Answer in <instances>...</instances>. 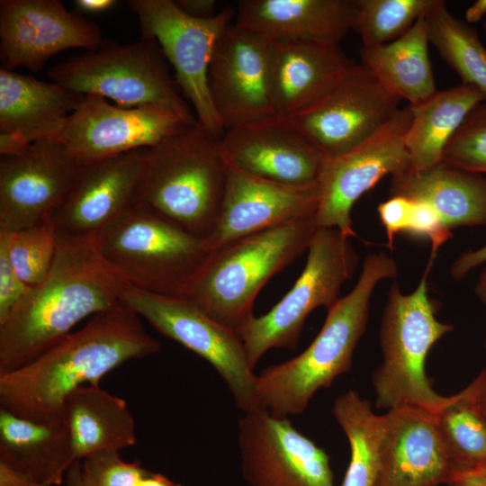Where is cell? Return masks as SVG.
<instances>
[{
  "instance_id": "6da1fadb",
  "label": "cell",
  "mask_w": 486,
  "mask_h": 486,
  "mask_svg": "<svg viewBox=\"0 0 486 486\" xmlns=\"http://www.w3.org/2000/svg\"><path fill=\"white\" fill-rule=\"evenodd\" d=\"M161 349L140 317L122 302L94 314L31 363L0 375V409L37 423H61L65 401L76 390L99 384L122 364Z\"/></svg>"
},
{
  "instance_id": "7a4b0ae2",
  "label": "cell",
  "mask_w": 486,
  "mask_h": 486,
  "mask_svg": "<svg viewBox=\"0 0 486 486\" xmlns=\"http://www.w3.org/2000/svg\"><path fill=\"white\" fill-rule=\"evenodd\" d=\"M57 239L48 275L0 323V375L38 358L85 318L121 304L130 287L102 257L95 238Z\"/></svg>"
},
{
  "instance_id": "3957f363",
  "label": "cell",
  "mask_w": 486,
  "mask_h": 486,
  "mask_svg": "<svg viewBox=\"0 0 486 486\" xmlns=\"http://www.w3.org/2000/svg\"><path fill=\"white\" fill-rule=\"evenodd\" d=\"M398 274L385 253L369 254L354 288L328 310L310 345L297 356L263 369L256 379L260 408L278 418L302 413L320 389L352 367L355 348L365 331L372 294L377 284Z\"/></svg>"
},
{
  "instance_id": "277c9868",
  "label": "cell",
  "mask_w": 486,
  "mask_h": 486,
  "mask_svg": "<svg viewBox=\"0 0 486 486\" xmlns=\"http://www.w3.org/2000/svg\"><path fill=\"white\" fill-rule=\"evenodd\" d=\"M220 138L196 122L148 148L134 204L207 239L226 182Z\"/></svg>"
},
{
  "instance_id": "5b68a950",
  "label": "cell",
  "mask_w": 486,
  "mask_h": 486,
  "mask_svg": "<svg viewBox=\"0 0 486 486\" xmlns=\"http://www.w3.org/2000/svg\"><path fill=\"white\" fill-rule=\"evenodd\" d=\"M316 212L212 250L186 298L238 332L255 316L253 304L262 287L308 250L318 230Z\"/></svg>"
},
{
  "instance_id": "8992f818",
  "label": "cell",
  "mask_w": 486,
  "mask_h": 486,
  "mask_svg": "<svg viewBox=\"0 0 486 486\" xmlns=\"http://www.w3.org/2000/svg\"><path fill=\"white\" fill-rule=\"evenodd\" d=\"M105 262L130 286L186 297L212 250L206 239L133 204L95 238Z\"/></svg>"
},
{
  "instance_id": "52a82bcc",
  "label": "cell",
  "mask_w": 486,
  "mask_h": 486,
  "mask_svg": "<svg viewBox=\"0 0 486 486\" xmlns=\"http://www.w3.org/2000/svg\"><path fill=\"white\" fill-rule=\"evenodd\" d=\"M432 263L412 292H401L393 283L388 293L380 326L382 362L372 378L376 407L386 411L414 407L436 413L448 397L436 392L426 374L428 352L454 329L436 319L428 294Z\"/></svg>"
},
{
  "instance_id": "ba28073f",
  "label": "cell",
  "mask_w": 486,
  "mask_h": 486,
  "mask_svg": "<svg viewBox=\"0 0 486 486\" xmlns=\"http://www.w3.org/2000/svg\"><path fill=\"white\" fill-rule=\"evenodd\" d=\"M47 75L51 82L83 95L109 98L124 107L157 104L197 122L152 39L129 44L104 40L98 49L58 63Z\"/></svg>"
},
{
  "instance_id": "9c48e42d",
  "label": "cell",
  "mask_w": 486,
  "mask_h": 486,
  "mask_svg": "<svg viewBox=\"0 0 486 486\" xmlns=\"http://www.w3.org/2000/svg\"><path fill=\"white\" fill-rule=\"evenodd\" d=\"M349 238L338 229H318L292 289L268 312L254 316L238 331L252 369L271 348L295 350L309 314L321 306L328 310L338 302L342 285L359 262Z\"/></svg>"
},
{
  "instance_id": "30bf717a",
  "label": "cell",
  "mask_w": 486,
  "mask_h": 486,
  "mask_svg": "<svg viewBox=\"0 0 486 486\" xmlns=\"http://www.w3.org/2000/svg\"><path fill=\"white\" fill-rule=\"evenodd\" d=\"M122 301L158 332L209 362L224 380L236 405L244 412L260 408L257 375L249 364L238 331L209 316L186 297L128 288Z\"/></svg>"
},
{
  "instance_id": "8fae6325",
  "label": "cell",
  "mask_w": 486,
  "mask_h": 486,
  "mask_svg": "<svg viewBox=\"0 0 486 486\" xmlns=\"http://www.w3.org/2000/svg\"><path fill=\"white\" fill-rule=\"evenodd\" d=\"M127 4L138 18L141 38L160 46L197 122L221 137L224 130L211 99L207 73L217 40L232 23L236 11L226 6L212 18L197 19L184 14L174 0H129Z\"/></svg>"
},
{
  "instance_id": "7c38bea8",
  "label": "cell",
  "mask_w": 486,
  "mask_h": 486,
  "mask_svg": "<svg viewBox=\"0 0 486 486\" xmlns=\"http://www.w3.org/2000/svg\"><path fill=\"white\" fill-rule=\"evenodd\" d=\"M410 105L399 110L372 137L352 150L326 158L319 179L318 229L334 228L357 237L351 211L356 202L387 175L410 168L405 138L411 122Z\"/></svg>"
},
{
  "instance_id": "4fadbf2b",
  "label": "cell",
  "mask_w": 486,
  "mask_h": 486,
  "mask_svg": "<svg viewBox=\"0 0 486 486\" xmlns=\"http://www.w3.org/2000/svg\"><path fill=\"white\" fill-rule=\"evenodd\" d=\"M363 63H352L337 86L312 107L291 118L326 158L361 145L400 108Z\"/></svg>"
},
{
  "instance_id": "5bb4252c",
  "label": "cell",
  "mask_w": 486,
  "mask_h": 486,
  "mask_svg": "<svg viewBox=\"0 0 486 486\" xmlns=\"http://www.w3.org/2000/svg\"><path fill=\"white\" fill-rule=\"evenodd\" d=\"M238 421L241 472L249 486H337L326 451L289 418L264 408Z\"/></svg>"
},
{
  "instance_id": "9a60e30c",
  "label": "cell",
  "mask_w": 486,
  "mask_h": 486,
  "mask_svg": "<svg viewBox=\"0 0 486 486\" xmlns=\"http://www.w3.org/2000/svg\"><path fill=\"white\" fill-rule=\"evenodd\" d=\"M271 47V39L235 22L218 39L207 83L224 131L276 113Z\"/></svg>"
},
{
  "instance_id": "2e32d148",
  "label": "cell",
  "mask_w": 486,
  "mask_h": 486,
  "mask_svg": "<svg viewBox=\"0 0 486 486\" xmlns=\"http://www.w3.org/2000/svg\"><path fill=\"white\" fill-rule=\"evenodd\" d=\"M196 123V122H195ZM188 122L157 104L124 107L97 95H85L58 139L83 165L140 148H149Z\"/></svg>"
},
{
  "instance_id": "e0dca14e",
  "label": "cell",
  "mask_w": 486,
  "mask_h": 486,
  "mask_svg": "<svg viewBox=\"0 0 486 486\" xmlns=\"http://www.w3.org/2000/svg\"><path fill=\"white\" fill-rule=\"evenodd\" d=\"M58 140L30 145L0 158V230L14 231L48 224L83 167Z\"/></svg>"
},
{
  "instance_id": "ac0fdd59",
  "label": "cell",
  "mask_w": 486,
  "mask_h": 486,
  "mask_svg": "<svg viewBox=\"0 0 486 486\" xmlns=\"http://www.w3.org/2000/svg\"><path fill=\"white\" fill-rule=\"evenodd\" d=\"M104 40L96 23L68 11L58 0L0 1L2 68L36 72L60 51L94 50Z\"/></svg>"
},
{
  "instance_id": "d6986e66",
  "label": "cell",
  "mask_w": 486,
  "mask_h": 486,
  "mask_svg": "<svg viewBox=\"0 0 486 486\" xmlns=\"http://www.w3.org/2000/svg\"><path fill=\"white\" fill-rule=\"evenodd\" d=\"M220 146L227 165L288 185L318 183L326 159L291 118L276 113L225 130Z\"/></svg>"
},
{
  "instance_id": "ffe728a7",
  "label": "cell",
  "mask_w": 486,
  "mask_h": 486,
  "mask_svg": "<svg viewBox=\"0 0 486 486\" xmlns=\"http://www.w3.org/2000/svg\"><path fill=\"white\" fill-rule=\"evenodd\" d=\"M148 148L85 165L76 184L48 220L57 236L95 238L131 207Z\"/></svg>"
},
{
  "instance_id": "44dd1931",
  "label": "cell",
  "mask_w": 486,
  "mask_h": 486,
  "mask_svg": "<svg viewBox=\"0 0 486 486\" xmlns=\"http://www.w3.org/2000/svg\"><path fill=\"white\" fill-rule=\"evenodd\" d=\"M320 198L319 182L303 186L283 184L227 165L222 202L207 246L213 250L238 238L317 212Z\"/></svg>"
},
{
  "instance_id": "7402d4cb",
  "label": "cell",
  "mask_w": 486,
  "mask_h": 486,
  "mask_svg": "<svg viewBox=\"0 0 486 486\" xmlns=\"http://www.w3.org/2000/svg\"><path fill=\"white\" fill-rule=\"evenodd\" d=\"M382 486H441L454 467L435 413L400 407L383 414Z\"/></svg>"
},
{
  "instance_id": "603a6c76",
  "label": "cell",
  "mask_w": 486,
  "mask_h": 486,
  "mask_svg": "<svg viewBox=\"0 0 486 486\" xmlns=\"http://www.w3.org/2000/svg\"><path fill=\"white\" fill-rule=\"evenodd\" d=\"M273 97L276 114L292 118L315 105L353 63L339 43L272 40Z\"/></svg>"
},
{
  "instance_id": "cb8c5ba5",
  "label": "cell",
  "mask_w": 486,
  "mask_h": 486,
  "mask_svg": "<svg viewBox=\"0 0 486 486\" xmlns=\"http://www.w3.org/2000/svg\"><path fill=\"white\" fill-rule=\"evenodd\" d=\"M355 14L356 0H243L234 22L272 40L339 43Z\"/></svg>"
},
{
  "instance_id": "d4e9b609",
  "label": "cell",
  "mask_w": 486,
  "mask_h": 486,
  "mask_svg": "<svg viewBox=\"0 0 486 486\" xmlns=\"http://www.w3.org/2000/svg\"><path fill=\"white\" fill-rule=\"evenodd\" d=\"M84 98L57 83L1 68L0 131L19 134L31 144L58 140Z\"/></svg>"
},
{
  "instance_id": "484cf974",
  "label": "cell",
  "mask_w": 486,
  "mask_h": 486,
  "mask_svg": "<svg viewBox=\"0 0 486 486\" xmlns=\"http://www.w3.org/2000/svg\"><path fill=\"white\" fill-rule=\"evenodd\" d=\"M390 194L428 204L451 230L464 226L486 227V177L444 162L392 176Z\"/></svg>"
},
{
  "instance_id": "4316f807",
  "label": "cell",
  "mask_w": 486,
  "mask_h": 486,
  "mask_svg": "<svg viewBox=\"0 0 486 486\" xmlns=\"http://www.w3.org/2000/svg\"><path fill=\"white\" fill-rule=\"evenodd\" d=\"M62 423L68 430L76 461L100 451L136 445V427L126 401L100 387L85 385L66 400Z\"/></svg>"
},
{
  "instance_id": "83f0119b",
  "label": "cell",
  "mask_w": 486,
  "mask_h": 486,
  "mask_svg": "<svg viewBox=\"0 0 486 486\" xmlns=\"http://www.w3.org/2000/svg\"><path fill=\"white\" fill-rule=\"evenodd\" d=\"M0 462L39 486H58L76 458L64 423H37L0 409Z\"/></svg>"
},
{
  "instance_id": "f1b7e54d",
  "label": "cell",
  "mask_w": 486,
  "mask_h": 486,
  "mask_svg": "<svg viewBox=\"0 0 486 486\" xmlns=\"http://www.w3.org/2000/svg\"><path fill=\"white\" fill-rule=\"evenodd\" d=\"M484 102V96L475 87L461 84L410 105L412 118L405 147L410 168L421 171L440 164L450 140L469 114Z\"/></svg>"
},
{
  "instance_id": "f546056e",
  "label": "cell",
  "mask_w": 486,
  "mask_h": 486,
  "mask_svg": "<svg viewBox=\"0 0 486 486\" xmlns=\"http://www.w3.org/2000/svg\"><path fill=\"white\" fill-rule=\"evenodd\" d=\"M426 17L399 39L360 50L361 63L394 95L417 105L437 90L428 58Z\"/></svg>"
},
{
  "instance_id": "4dcf8cb0",
  "label": "cell",
  "mask_w": 486,
  "mask_h": 486,
  "mask_svg": "<svg viewBox=\"0 0 486 486\" xmlns=\"http://www.w3.org/2000/svg\"><path fill=\"white\" fill-rule=\"evenodd\" d=\"M332 413L350 448L341 486H382L383 414L375 413L354 390L337 397Z\"/></svg>"
},
{
  "instance_id": "1f68e13d",
  "label": "cell",
  "mask_w": 486,
  "mask_h": 486,
  "mask_svg": "<svg viewBox=\"0 0 486 486\" xmlns=\"http://www.w3.org/2000/svg\"><path fill=\"white\" fill-rule=\"evenodd\" d=\"M485 379L486 368L435 413L454 474L486 467V421L478 404Z\"/></svg>"
},
{
  "instance_id": "d6a6232c",
  "label": "cell",
  "mask_w": 486,
  "mask_h": 486,
  "mask_svg": "<svg viewBox=\"0 0 486 486\" xmlns=\"http://www.w3.org/2000/svg\"><path fill=\"white\" fill-rule=\"evenodd\" d=\"M428 40L457 73L462 84L475 87L486 104V48L475 28L452 14L437 0L426 16Z\"/></svg>"
},
{
  "instance_id": "836d02e7",
  "label": "cell",
  "mask_w": 486,
  "mask_h": 486,
  "mask_svg": "<svg viewBox=\"0 0 486 486\" xmlns=\"http://www.w3.org/2000/svg\"><path fill=\"white\" fill-rule=\"evenodd\" d=\"M437 0H356L352 30L363 47L390 43L404 35L426 17Z\"/></svg>"
},
{
  "instance_id": "e575fe53",
  "label": "cell",
  "mask_w": 486,
  "mask_h": 486,
  "mask_svg": "<svg viewBox=\"0 0 486 486\" xmlns=\"http://www.w3.org/2000/svg\"><path fill=\"white\" fill-rule=\"evenodd\" d=\"M8 258L19 277L35 286L48 275L58 246L55 231L42 224L14 231L0 230Z\"/></svg>"
},
{
  "instance_id": "d590c367",
  "label": "cell",
  "mask_w": 486,
  "mask_h": 486,
  "mask_svg": "<svg viewBox=\"0 0 486 486\" xmlns=\"http://www.w3.org/2000/svg\"><path fill=\"white\" fill-rule=\"evenodd\" d=\"M444 163L465 172L486 175V104L477 106L445 148Z\"/></svg>"
},
{
  "instance_id": "8d00e7d4",
  "label": "cell",
  "mask_w": 486,
  "mask_h": 486,
  "mask_svg": "<svg viewBox=\"0 0 486 486\" xmlns=\"http://www.w3.org/2000/svg\"><path fill=\"white\" fill-rule=\"evenodd\" d=\"M80 467L82 486H139L148 472L139 461H123L119 451L106 450L84 458Z\"/></svg>"
},
{
  "instance_id": "74e56055",
  "label": "cell",
  "mask_w": 486,
  "mask_h": 486,
  "mask_svg": "<svg viewBox=\"0 0 486 486\" xmlns=\"http://www.w3.org/2000/svg\"><path fill=\"white\" fill-rule=\"evenodd\" d=\"M416 237L427 238L431 243L430 259L436 257L439 248L452 238V230L428 204L411 200L405 231Z\"/></svg>"
},
{
  "instance_id": "f35d334b",
  "label": "cell",
  "mask_w": 486,
  "mask_h": 486,
  "mask_svg": "<svg viewBox=\"0 0 486 486\" xmlns=\"http://www.w3.org/2000/svg\"><path fill=\"white\" fill-rule=\"evenodd\" d=\"M31 287L15 272L8 258L5 243L0 238V323L22 301Z\"/></svg>"
},
{
  "instance_id": "ab89813d",
  "label": "cell",
  "mask_w": 486,
  "mask_h": 486,
  "mask_svg": "<svg viewBox=\"0 0 486 486\" xmlns=\"http://www.w3.org/2000/svg\"><path fill=\"white\" fill-rule=\"evenodd\" d=\"M410 206L411 200L402 196H391L378 206L380 220L385 229L391 248L395 235L405 231Z\"/></svg>"
},
{
  "instance_id": "60d3db41",
  "label": "cell",
  "mask_w": 486,
  "mask_h": 486,
  "mask_svg": "<svg viewBox=\"0 0 486 486\" xmlns=\"http://www.w3.org/2000/svg\"><path fill=\"white\" fill-rule=\"evenodd\" d=\"M483 264H486V244L461 254L452 264L450 274L453 279L461 280Z\"/></svg>"
},
{
  "instance_id": "b9f144b4",
  "label": "cell",
  "mask_w": 486,
  "mask_h": 486,
  "mask_svg": "<svg viewBox=\"0 0 486 486\" xmlns=\"http://www.w3.org/2000/svg\"><path fill=\"white\" fill-rule=\"evenodd\" d=\"M174 2L184 14L197 19H209L219 13L215 0H174Z\"/></svg>"
},
{
  "instance_id": "7bdbcfd3",
  "label": "cell",
  "mask_w": 486,
  "mask_h": 486,
  "mask_svg": "<svg viewBox=\"0 0 486 486\" xmlns=\"http://www.w3.org/2000/svg\"><path fill=\"white\" fill-rule=\"evenodd\" d=\"M31 143L19 134L0 131V155L14 156L25 151Z\"/></svg>"
},
{
  "instance_id": "ee69618b",
  "label": "cell",
  "mask_w": 486,
  "mask_h": 486,
  "mask_svg": "<svg viewBox=\"0 0 486 486\" xmlns=\"http://www.w3.org/2000/svg\"><path fill=\"white\" fill-rule=\"evenodd\" d=\"M0 486H39L21 471L0 462Z\"/></svg>"
},
{
  "instance_id": "f6af8a7d",
  "label": "cell",
  "mask_w": 486,
  "mask_h": 486,
  "mask_svg": "<svg viewBox=\"0 0 486 486\" xmlns=\"http://www.w3.org/2000/svg\"><path fill=\"white\" fill-rule=\"evenodd\" d=\"M118 4L116 0H76L74 5L77 12L87 14H104Z\"/></svg>"
},
{
  "instance_id": "bcb514c9",
  "label": "cell",
  "mask_w": 486,
  "mask_h": 486,
  "mask_svg": "<svg viewBox=\"0 0 486 486\" xmlns=\"http://www.w3.org/2000/svg\"><path fill=\"white\" fill-rule=\"evenodd\" d=\"M139 486H182L165 475L157 472H148L140 481Z\"/></svg>"
},
{
  "instance_id": "7dc6e473",
  "label": "cell",
  "mask_w": 486,
  "mask_h": 486,
  "mask_svg": "<svg viewBox=\"0 0 486 486\" xmlns=\"http://www.w3.org/2000/svg\"><path fill=\"white\" fill-rule=\"evenodd\" d=\"M486 14V0H477L465 11V22L469 24L481 21Z\"/></svg>"
},
{
  "instance_id": "c3c4849f",
  "label": "cell",
  "mask_w": 486,
  "mask_h": 486,
  "mask_svg": "<svg viewBox=\"0 0 486 486\" xmlns=\"http://www.w3.org/2000/svg\"><path fill=\"white\" fill-rule=\"evenodd\" d=\"M453 478H460V479H464V480L480 484L482 486H486V467L469 471V472L454 473L452 479Z\"/></svg>"
},
{
  "instance_id": "681fc988",
  "label": "cell",
  "mask_w": 486,
  "mask_h": 486,
  "mask_svg": "<svg viewBox=\"0 0 486 486\" xmlns=\"http://www.w3.org/2000/svg\"><path fill=\"white\" fill-rule=\"evenodd\" d=\"M474 294L482 303L486 305V266L482 271L475 284Z\"/></svg>"
},
{
  "instance_id": "f907efd6",
  "label": "cell",
  "mask_w": 486,
  "mask_h": 486,
  "mask_svg": "<svg viewBox=\"0 0 486 486\" xmlns=\"http://www.w3.org/2000/svg\"><path fill=\"white\" fill-rule=\"evenodd\" d=\"M80 461H76L68 469L67 475V486H82L80 481Z\"/></svg>"
},
{
  "instance_id": "816d5d0a",
  "label": "cell",
  "mask_w": 486,
  "mask_h": 486,
  "mask_svg": "<svg viewBox=\"0 0 486 486\" xmlns=\"http://www.w3.org/2000/svg\"><path fill=\"white\" fill-rule=\"evenodd\" d=\"M478 404H479L481 413L486 421V379L479 393Z\"/></svg>"
},
{
  "instance_id": "f5cc1de1",
  "label": "cell",
  "mask_w": 486,
  "mask_h": 486,
  "mask_svg": "<svg viewBox=\"0 0 486 486\" xmlns=\"http://www.w3.org/2000/svg\"><path fill=\"white\" fill-rule=\"evenodd\" d=\"M445 486H482V485L464 480V479L453 478Z\"/></svg>"
},
{
  "instance_id": "db71d44e",
  "label": "cell",
  "mask_w": 486,
  "mask_h": 486,
  "mask_svg": "<svg viewBox=\"0 0 486 486\" xmlns=\"http://www.w3.org/2000/svg\"><path fill=\"white\" fill-rule=\"evenodd\" d=\"M482 27H483V31H484V32L486 34V21L483 22Z\"/></svg>"
},
{
  "instance_id": "11a10c76",
  "label": "cell",
  "mask_w": 486,
  "mask_h": 486,
  "mask_svg": "<svg viewBox=\"0 0 486 486\" xmlns=\"http://www.w3.org/2000/svg\"><path fill=\"white\" fill-rule=\"evenodd\" d=\"M484 346H485V347H486V334H485Z\"/></svg>"
}]
</instances>
